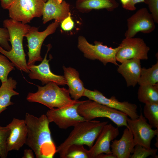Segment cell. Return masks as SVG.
<instances>
[{
	"label": "cell",
	"mask_w": 158,
	"mask_h": 158,
	"mask_svg": "<svg viewBox=\"0 0 158 158\" xmlns=\"http://www.w3.org/2000/svg\"><path fill=\"white\" fill-rule=\"evenodd\" d=\"M111 142V151L116 158H130L136 145L132 132L127 127L119 140L115 139Z\"/></svg>",
	"instance_id": "e0dca14e"
},
{
	"label": "cell",
	"mask_w": 158,
	"mask_h": 158,
	"mask_svg": "<svg viewBox=\"0 0 158 158\" xmlns=\"http://www.w3.org/2000/svg\"><path fill=\"white\" fill-rule=\"evenodd\" d=\"M116 0H76V9L82 13H87L93 10L105 9L112 11L118 6Z\"/></svg>",
	"instance_id": "ffe728a7"
},
{
	"label": "cell",
	"mask_w": 158,
	"mask_h": 158,
	"mask_svg": "<svg viewBox=\"0 0 158 158\" xmlns=\"http://www.w3.org/2000/svg\"><path fill=\"white\" fill-rule=\"evenodd\" d=\"M83 96L87 97L89 99L120 111L131 119H136L139 116L136 104L127 101L120 102L114 96L107 98L98 90L92 91L86 88Z\"/></svg>",
	"instance_id": "8fae6325"
},
{
	"label": "cell",
	"mask_w": 158,
	"mask_h": 158,
	"mask_svg": "<svg viewBox=\"0 0 158 158\" xmlns=\"http://www.w3.org/2000/svg\"><path fill=\"white\" fill-rule=\"evenodd\" d=\"M17 84L16 81L11 77L6 81L2 83L0 87V114L7 107L13 105L11 100V97L19 95L18 92L14 90Z\"/></svg>",
	"instance_id": "7402d4cb"
},
{
	"label": "cell",
	"mask_w": 158,
	"mask_h": 158,
	"mask_svg": "<svg viewBox=\"0 0 158 158\" xmlns=\"http://www.w3.org/2000/svg\"><path fill=\"white\" fill-rule=\"evenodd\" d=\"M10 132V129L7 126H0V157L1 158H6L8 156L7 140Z\"/></svg>",
	"instance_id": "f1b7e54d"
},
{
	"label": "cell",
	"mask_w": 158,
	"mask_h": 158,
	"mask_svg": "<svg viewBox=\"0 0 158 158\" xmlns=\"http://www.w3.org/2000/svg\"><path fill=\"white\" fill-rule=\"evenodd\" d=\"M10 132L7 140L8 151H18L25 144L28 129L25 120L14 118L7 125Z\"/></svg>",
	"instance_id": "9a60e30c"
},
{
	"label": "cell",
	"mask_w": 158,
	"mask_h": 158,
	"mask_svg": "<svg viewBox=\"0 0 158 158\" xmlns=\"http://www.w3.org/2000/svg\"><path fill=\"white\" fill-rule=\"evenodd\" d=\"M3 25L8 30L11 49L8 51L0 46V53L7 57L18 70L29 73L30 71L26 59L23 40L31 26L11 19L4 20Z\"/></svg>",
	"instance_id": "7a4b0ae2"
},
{
	"label": "cell",
	"mask_w": 158,
	"mask_h": 158,
	"mask_svg": "<svg viewBox=\"0 0 158 158\" xmlns=\"http://www.w3.org/2000/svg\"><path fill=\"white\" fill-rule=\"evenodd\" d=\"M58 85L53 82L44 86L37 85L38 91L35 93L29 92L26 99L29 102L41 104L50 109L71 106L80 101L72 99L68 89Z\"/></svg>",
	"instance_id": "277c9868"
},
{
	"label": "cell",
	"mask_w": 158,
	"mask_h": 158,
	"mask_svg": "<svg viewBox=\"0 0 158 158\" xmlns=\"http://www.w3.org/2000/svg\"><path fill=\"white\" fill-rule=\"evenodd\" d=\"M128 128L132 132L136 144L147 148H150L151 141L158 135V129L154 130L143 115L141 111L138 117L132 119L128 117Z\"/></svg>",
	"instance_id": "30bf717a"
},
{
	"label": "cell",
	"mask_w": 158,
	"mask_h": 158,
	"mask_svg": "<svg viewBox=\"0 0 158 158\" xmlns=\"http://www.w3.org/2000/svg\"><path fill=\"white\" fill-rule=\"evenodd\" d=\"M61 29L64 31H68L72 30L74 27V22L71 17L70 12L67 17L61 23Z\"/></svg>",
	"instance_id": "d6a6232c"
},
{
	"label": "cell",
	"mask_w": 158,
	"mask_h": 158,
	"mask_svg": "<svg viewBox=\"0 0 158 158\" xmlns=\"http://www.w3.org/2000/svg\"><path fill=\"white\" fill-rule=\"evenodd\" d=\"M143 112L152 127L158 129V103L145 104Z\"/></svg>",
	"instance_id": "d4e9b609"
},
{
	"label": "cell",
	"mask_w": 158,
	"mask_h": 158,
	"mask_svg": "<svg viewBox=\"0 0 158 158\" xmlns=\"http://www.w3.org/2000/svg\"><path fill=\"white\" fill-rule=\"evenodd\" d=\"M9 33L7 29L4 27H0V45L5 50L10 51L11 46L9 44Z\"/></svg>",
	"instance_id": "4dcf8cb0"
},
{
	"label": "cell",
	"mask_w": 158,
	"mask_h": 158,
	"mask_svg": "<svg viewBox=\"0 0 158 158\" xmlns=\"http://www.w3.org/2000/svg\"><path fill=\"white\" fill-rule=\"evenodd\" d=\"M70 12V5L63 0L61 3L56 0H47L44 4L42 14L43 24L52 20L60 23L68 16Z\"/></svg>",
	"instance_id": "2e32d148"
},
{
	"label": "cell",
	"mask_w": 158,
	"mask_h": 158,
	"mask_svg": "<svg viewBox=\"0 0 158 158\" xmlns=\"http://www.w3.org/2000/svg\"><path fill=\"white\" fill-rule=\"evenodd\" d=\"M63 75L68 87V89L71 97L73 99L78 100L83 96L86 89L83 83L80 78L79 72L74 68L71 67L63 66Z\"/></svg>",
	"instance_id": "d6986e66"
},
{
	"label": "cell",
	"mask_w": 158,
	"mask_h": 158,
	"mask_svg": "<svg viewBox=\"0 0 158 158\" xmlns=\"http://www.w3.org/2000/svg\"><path fill=\"white\" fill-rule=\"evenodd\" d=\"M79 114L87 121L97 118H107L111 120L118 127H128V116L124 113L89 99L83 101L78 106Z\"/></svg>",
	"instance_id": "5b68a950"
},
{
	"label": "cell",
	"mask_w": 158,
	"mask_h": 158,
	"mask_svg": "<svg viewBox=\"0 0 158 158\" xmlns=\"http://www.w3.org/2000/svg\"><path fill=\"white\" fill-rule=\"evenodd\" d=\"M47 49L44 59L41 63L38 65H28L30 71L29 76L31 79H37L41 81L42 85L53 82L59 85H66V80L63 75H58L53 73L51 71L49 61L52 57L50 55V58L47 59V54L51 47V44L47 45Z\"/></svg>",
	"instance_id": "4fadbf2b"
},
{
	"label": "cell",
	"mask_w": 158,
	"mask_h": 158,
	"mask_svg": "<svg viewBox=\"0 0 158 158\" xmlns=\"http://www.w3.org/2000/svg\"><path fill=\"white\" fill-rule=\"evenodd\" d=\"M118 128L111 124H107L103 128L95 143L88 150L91 158H96L101 153H112L111 142L119 135Z\"/></svg>",
	"instance_id": "5bb4252c"
},
{
	"label": "cell",
	"mask_w": 158,
	"mask_h": 158,
	"mask_svg": "<svg viewBox=\"0 0 158 158\" xmlns=\"http://www.w3.org/2000/svg\"><path fill=\"white\" fill-rule=\"evenodd\" d=\"M96 158H116L112 153H101L98 155Z\"/></svg>",
	"instance_id": "8d00e7d4"
},
{
	"label": "cell",
	"mask_w": 158,
	"mask_h": 158,
	"mask_svg": "<svg viewBox=\"0 0 158 158\" xmlns=\"http://www.w3.org/2000/svg\"><path fill=\"white\" fill-rule=\"evenodd\" d=\"M31 10L35 18L42 16L43 8L45 2L44 0H25Z\"/></svg>",
	"instance_id": "f546056e"
},
{
	"label": "cell",
	"mask_w": 158,
	"mask_h": 158,
	"mask_svg": "<svg viewBox=\"0 0 158 158\" xmlns=\"http://www.w3.org/2000/svg\"><path fill=\"white\" fill-rule=\"evenodd\" d=\"M78 41L77 47L85 58L93 60H98L104 66L108 63L118 65L116 55L120 47L119 45L113 48L104 45L102 42L97 41H95L93 44L82 35L78 37Z\"/></svg>",
	"instance_id": "8992f818"
},
{
	"label": "cell",
	"mask_w": 158,
	"mask_h": 158,
	"mask_svg": "<svg viewBox=\"0 0 158 158\" xmlns=\"http://www.w3.org/2000/svg\"><path fill=\"white\" fill-rule=\"evenodd\" d=\"M16 0H0L1 7L4 9H8L11 5Z\"/></svg>",
	"instance_id": "e575fe53"
},
{
	"label": "cell",
	"mask_w": 158,
	"mask_h": 158,
	"mask_svg": "<svg viewBox=\"0 0 158 158\" xmlns=\"http://www.w3.org/2000/svg\"><path fill=\"white\" fill-rule=\"evenodd\" d=\"M44 1L45 2L47 1V0H44Z\"/></svg>",
	"instance_id": "ab89813d"
},
{
	"label": "cell",
	"mask_w": 158,
	"mask_h": 158,
	"mask_svg": "<svg viewBox=\"0 0 158 158\" xmlns=\"http://www.w3.org/2000/svg\"><path fill=\"white\" fill-rule=\"evenodd\" d=\"M144 0H130L125 5L122 6L125 9L130 11H134L136 9L135 5L138 3L144 2Z\"/></svg>",
	"instance_id": "836d02e7"
},
{
	"label": "cell",
	"mask_w": 158,
	"mask_h": 158,
	"mask_svg": "<svg viewBox=\"0 0 158 158\" xmlns=\"http://www.w3.org/2000/svg\"><path fill=\"white\" fill-rule=\"evenodd\" d=\"M83 101L71 106L50 109L46 115L50 123H54L61 129L74 126L80 122L87 121L79 114L77 110L78 106Z\"/></svg>",
	"instance_id": "9c48e42d"
},
{
	"label": "cell",
	"mask_w": 158,
	"mask_h": 158,
	"mask_svg": "<svg viewBox=\"0 0 158 158\" xmlns=\"http://www.w3.org/2000/svg\"><path fill=\"white\" fill-rule=\"evenodd\" d=\"M28 129L25 144L32 149L37 158H53L56 147L49 127L50 123L46 114L37 117L28 113L25 119Z\"/></svg>",
	"instance_id": "6da1fadb"
},
{
	"label": "cell",
	"mask_w": 158,
	"mask_h": 158,
	"mask_svg": "<svg viewBox=\"0 0 158 158\" xmlns=\"http://www.w3.org/2000/svg\"><path fill=\"white\" fill-rule=\"evenodd\" d=\"M140 60H128L121 63L118 67V72L124 78L128 87H134L138 84L142 69Z\"/></svg>",
	"instance_id": "ac0fdd59"
},
{
	"label": "cell",
	"mask_w": 158,
	"mask_h": 158,
	"mask_svg": "<svg viewBox=\"0 0 158 158\" xmlns=\"http://www.w3.org/2000/svg\"><path fill=\"white\" fill-rule=\"evenodd\" d=\"M64 158H91L88 150L84 145L73 144L67 150Z\"/></svg>",
	"instance_id": "484cf974"
},
{
	"label": "cell",
	"mask_w": 158,
	"mask_h": 158,
	"mask_svg": "<svg viewBox=\"0 0 158 158\" xmlns=\"http://www.w3.org/2000/svg\"><path fill=\"white\" fill-rule=\"evenodd\" d=\"M22 158H34V156L32 149H26L24 151V155Z\"/></svg>",
	"instance_id": "d590c367"
},
{
	"label": "cell",
	"mask_w": 158,
	"mask_h": 158,
	"mask_svg": "<svg viewBox=\"0 0 158 158\" xmlns=\"http://www.w3.org/2000/svg\"><path fill=\"white\" fill-rule=\"evenodd\" d=\"M116 55L117 61L120 63L130 59L146 60L150 50L143 40L140 38L126 37L119 44Z\"/></svg>",
	"instance_id": "ba28073f"
},
{
	"label": "cell",
	"mask_w": 158,
	"mask_h": 158,
	"mask_svg": "<svg viewBox=\"0 0 158 158\" xmlns=\"http://www.w3.org/2000/svg\"><path fill=\"white\" fill-rule=\"evenodd\" d=\"M108 121L101 122L97 120L85 121L74 126L67 138L57 148L56 153L60 158H64L67 149L73 144L86 145L90 148Z\"/></svg>",
	"instance_id": "3957f363"
},
{
	"label": "cell",
	"mask_w": 158,
	"mask_h": 158,
	"mask_svg": "<svg viewBox=\"0 0 158 158\" xmlns=\"http://www.w3.org/2000/svg\"><path fill=\"white\" fill-rule=\"evenodd\" d=\"M59 24V22L55 20L42 32L39 31L38 27L30 26L25 36L27 40L28 50V65H35L36 62L42 61L41 51L43 43L47 37L55 32Z\"/></svg>",
	"instance_id": "52a82bcc"
},
{
	"label": "cell",
	"mask_w": 158,
	"mask_h": 158,
	"mask_svg": "<svg viewBox=\"0 0 158 158\" xmlns=\"http://www.w3.org/2000/svg\"><path fill=\"white\" fill-rule=\"evenodd\" d=\"M158 83V61L148 68H142L138 83L139 85Z\"/></svg>",
	"instance_id": "cb8c5ba5"
},
{
	"label": "cell",
	"mask_w": 158,
	"mask_h": 158,
	"mask_svg": "<svg viewBox=\"0 0 158 158\" xmlns=\"http://www.w3.org/2000/svg\"><path fill=\"white\" fill-rule=\"evenodd\" d=\"M63 0H56V1L59 3H61Z\"/></svg>",
	"instance_id": "f35d334b"
},
{
	"label": "cell",
	"mask_w": 158,
	"mask_h": 158,
	"mask_svg": "<svg viewBox=\"0 0 158 158\" xmlns=\"http://www.w3.org/2000/svg\"><path fill=\"white\" fill-rule=\"evenodd\" d=\"M122 4V6L128 3L130 0H120Z\"/></svg>",
	"instance_id": "74e56055"
},
{
	"label": "cell",
	"mask_w": 158,
	"mask_h": 158,
	"mask_svg": "<svg viewBox=\"0 0 158 158\" xmlns=\"http://www.w3.org/2000/svg\"><path fill=\"white\" fill-rule=\"evenodd\" d=\"M8 10L10 19L16 21L27 24L34 18L25 0H16Z\"/></svg>",
	"instance_id": "44dd1931"
},
{
	"label": "cell",
	"mask_w": 158,
	"mask_h": 158,
	"mask_svg": "<svg viewBox=\"0 0 158 158\" xmlns=\"http://www.w3.org/2000/svg\"><path fill=\"white\" fill-rule=\"evenodd\" d=\"M137 96L139 101L145 104L158 103V83L140 85Z\"/></svg>",
	"instance_id": "603a6c76"
},
{
	"label": "cell",
	"mask_w": 158,
	"mask_h": 158,
	"mask_svg": "<svg viewBox=\"0 0 158 158\" xmlns=\"http://www.w3.org/2000/svg\"><path fill=\"white\" fill-rule=\"evenodd\" d=\"M14 67L7 57L0 54V80L1 83L7 81L9 73L14 69Z\"/></svg>",
	"instance_id": "4316f807"
},
{
	"label": "cell",
	"mask_w": 158,
	"mask_h": 158,
	"mask_svg": "<svg viewBox=\"0 0 158 158\" xmlns=\"http://www.w3.org/2000/svg\"><path fill=\"white\" fill-rule=\"evenodd\" d=\"M157 149L147 148L141 145H136L134 147L133 154L130 158H145L150 156L155 157L157 156Z\"/></svg>",
	"instance_id": "83f0119b"
},
{
	"label": "cell",
	"mask_w": 158,
	"mask_h": 158,
	"mask_svg": "<svg viewBox=\"0 0 158 158\" xmlns=\"http://www.w3.org/2000/svg\"><path fill=\"white\" fill-rule=\"evenodd\" d=\"M153 17L146 8H141L127 19L128 28L124 36L133 37L139 32L149 33L155 28Z\"/></svg>",
	"instance_id": "7c38bea8"
},
{
	"label": "cell",
	"mask_w": 158,
	"mask_h": 158,
	"mask_svg": "<svg viewBox=\"0 0 158 158\" xmlns=\"http://www.w3.org/2000/svg\"><path fill=\"white\" fill-rule=\"evenodd\" d=\"M148 6L155 23H158V0H144Z\"/></svg>",
	"instance_id": "1f68e13d"
}]
</instances>
